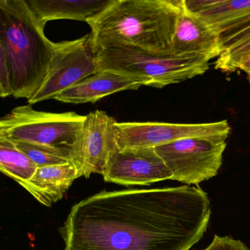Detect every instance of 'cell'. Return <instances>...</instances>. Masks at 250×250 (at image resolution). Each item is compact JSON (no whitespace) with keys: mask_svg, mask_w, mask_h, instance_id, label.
<instances>
[{"mask_svg":"<svg viewBox=\"0 0 250 250\" xmlns=\"http://www.w3.org/2000/svg\"><path fill=\"white\" fill-rule=\"evenodd\" d=\"M44 27L27 0H0V52L16 99L33 97L47 74L55 43L45 36Z\"/></svg>","mask_w":250,"mask_h":250,"instance_id":"3","label":"cell"},{"mask_svg":"<svg viewBox=\"0 0 250 250\" xmlns=\"http://www.w3.org/2000/svg\"><path fill=\"white\" fill-rule=\"evenodd\" d=\"M224 52L250 41V15L228 26L220 32Z\"/></svg>","mask_w":250,"mask_h":250,"instance_id":"18","label":"cell"},{"mask_svg":"<svg viewBox=\"0 0 250 250\" xmlns=\"http://www.w3.org/2000/svg\"><path fill=\"white\" fill-rule=\"evenodd\" d=\"M38 168L15 143L0 138V170L2 173L21 184L31 179Z\"/></svg>","mask_w":250,"mask_h":250,"instance_id":"16","label":"cell"},{"mask_svg":"<svg viewBox=\"0 0 250 250\" xmlns=\"http://www.w3.org/2000/svg\"><path fill=\"white\" fill-rule=\"evenodd\" d=\"M14 143L17 148L30 158L38 167L65 165L71 162L72 147H56L22 142Z\"/></svg>","mask_w":250,"mask_h":250,"instance_id":"17","label":"cell"},{"mask_svg":"<svg viewBox=\"0 0 250 250\" xmlns=\"http://www.w3.org/2000/svg\"><path fill=\"white\" fill-rule=\"evenodd\" d=\"M99 71H110L162 88L205 74L209 61L200 58L159 55L135 46L107 45L94 48Z\"/></svg>","mask_w":250,"mask_h":250,"instance_id":"4","label":"cell"},{"mask_svg":"<svg viewBox=\"0 0 250 250\" xmlns=\"http://www.w3.org/2000/svg\"><path fill=\"white\" fill-rule=\"evenodd\" d=\"M203 250H250V249L239 240L216 235L211 244Z\"/></svg>","mask_w":250,"mask_h":250,"instance_id":"20","label":"cell"},{"mask_svg":"<svg viewBox=\"0 0 250 250\" xmlns=\"http://www.w3.org/2000/svg\"><path fill=\"white\" fill-rule=\"evenodd\" d=\"M250 56V41L225 50L216 60V68L223 72H233Z\"/></svg>","mask_w":250,"mask_h":250,"instance_id":"19","label":"cell"},{"mask_svg":"<svg viewBox=\"0 0 250 250\" xmlns=\"http://www.w3.org/2000/svg\"><path fill=\"white\" fill-rule=\"evenodd\" d=\"M99 71L90 35L55 43L53 58L47 74L30 105L54 99L60 93Z\"/></svg>","mask_w":250,"mask_h":250,"instance_id":"7","label":"cell"},{"mask_svg":"<svg viewBox=\"0 0 250 250\" xmlns=\"http://www.w3.org/2000/svg\"><path fill=\"white\" fill-rule=\"evenodd\" d=\"M219 32L184 5L177 21L170 55L210 61L223 53Z\"/></svg>","mask_w":250,"mask_h":250,"instance_id":"11","label":"cell"},{"mask_svg":"<svg viewBox=\"0 0 250 250\" xmlns=\"http://www.w3.org/2000/svg\"><path fill=\"white\" fill-rule=\"evenodd\" d=\"M117 121L103 111L85 115V120L73 145L71 162L79 176L89 178L92 174L103 175L111 153L118 148Z\"/></svg>","mask_w":250,"mask_h":250,"instance_id":"9","label":"cell"},{"mask_svg":"<svg viewBox=\"0 0 250 250\" xmlns=\"http://www.w3.org/2000/svg\"><path fill=\"white\" fill-rule=\"evenodd\" d=\"M228 136L181 139L155 147L172 174V179L199 184L214 177L222 164Z\"/></svg>","mask_w":250,"mask_h":250,"instance_id":"6","label":"cell"},{"mask_svg":"<svg viewBox=\"0 0 250 250\" xmlns=\"http://www.w3.org/2000/svg\"><path fill=\"white\" fill-rule=\"evenodd\" d=\"M184 5L219 34L228 26L250 15V0H184Z\"/></svg>","mask_w":250,"mask_h":250,"instance_id":"15","label":"cell"},{"mask_svg":"<svg viewBox=\"0 0 250 250\" xmlns=\"http://www.w3.org/2000/svg\"><path fill=\"white\" fill-rule=\"evenodd\" d=\"M118 149L155 148L175 140L191 137L223 135L229 137L228 121L204 124L162 122H122L116 124Z\"/></svg>","mask_w":250,"mask_h":250,"instance_id":"8","label":"cell"},{"mask_svg":"<svg viewBox=\"0 0 250 250\" xmlns=\"http://www.w3.org/2000/svg\"><path fill=\"white\" fill-rule=\"evenodd\" d=\"M78 178V170L69 162L65 165L39 167L31 179L20 185L39 203L50 207L63 197L74 180Z\"/></svg>","mask_w":250,"mask_h":250,"instance_id":"13","label":"cell"},{"mask_svg":"<svg viewBox=\"0 0 250 250\" xmlns=\"http://www.w3.org/2000/svg\"><path fill=\"white\" fill-rule=\"evenodd\" d=\"M210 216L197 187L103 191L74 205L61 233L64 250H188Z\"/></svg>","mask_w":250,"mask_h":250,"instance_id":"1","label":"cell"},{"mask_svg":"<svg viewBox=\"0 0 250 250\" xmlns=\"http://www.w3.org/2000/svg\"><path fill=\"white\" fill-rule=\"evenodd\" d=\"M238 69L244 71L248 74V76H250V56L241 64Z\"/></svg>","mask_w":250,"mask_h":250,"instance_id":"22","label":"cell"},{"mask_svg":"<svg viewBox=\"0 0 250 250\" xmlns=\"http://www.w3.org/2000/svg\"><path fill=\"white\" fill-rule=\"evenodd\" d=\"M102 175L106 182L126 187L172 179V172L153 147L117 148L109 156Z\"/></svg>","mask_w":250,"mask_h":250,"instance_id":"10","label":"cell"},{"mask_svg":"<svg viewBox=\"0 0 250 250\" xmlns=\"http://www.w3.org/2000/svg\"><path fill=\"white\" fill-rule=\"evenodd\" d=\"M0 96L6 98L13 96L11 74L5 55L0 52Z\"/></svg>","mask_w":250,"mask_h":250,"instance_id":"21","label":"cell"},{"mask_svg":"<svg viewBox=\"0 0 250 250\" xmlns=\"http://www.w3.org/2000/svg\"><path fill=\"white\" fill-rule=\"evenodd\" d=\"M184 0H113L87 24L93 48L107 45L135 46L170 55Z\"/></svg>","mask_w":250,"mask_h":250,"instance_id":"2","label":"cell"},{"mask_svg":"<svg viewBox=\"0 0 250 250\" xmlns=\"http://www.w3.org/2000/svg\"><path fill=\"white\" fill-rule=\"evenodd\" d=\"M85 115L74 112H42L31 105L17 106L0 121V138L13 143H28L72 147Z\"/></svg>","mask_w":250,"mask_h":250,"instance_id":"5","label":"cell"},{"mask_svg":"<svg viewBox=\"0 0 250 250\" xmlns=\"http://www.w3.org/2000/svg\"><path fill=\"white\" fill-rule=\"evenodd\" d=\"M249 77V81H250V76H248Z\"/></svg>","mask_w":250,"mask_h":250,"instance_id":"23","label":"cell"},{"mask_svg":"<svg viewBox=\"0 0 250 250\" xmlns=\"http://www.w3.org/2000/svg\"><path fill=\"white\" fill-rule=\"evenodd\" d=\"M143 83L110 71H99L71 86L54 100L69 104L95 103L106 96L125 90H138Z\"/></svg>","mask_w":250,"mask_h":250,"instance_id":"12","label":"cell"},{"mask_svg":"<svg viewBox=\"0 0 250 250\" xmlns=\"http://www.w3.org/2000/svg\"><path fill=\"white\" fill-rule=\"evenodd\" d=\"M41 23L68 20L88 22L104 11L113 0H27Z\"/></svg>","mask_w":250,"mask_h":250,"instance_id":"14","label":"cell"}]
</instances>
